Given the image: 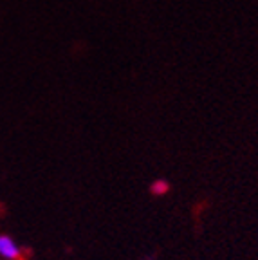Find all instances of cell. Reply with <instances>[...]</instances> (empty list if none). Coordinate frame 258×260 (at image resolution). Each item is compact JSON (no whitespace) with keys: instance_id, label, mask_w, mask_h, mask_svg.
Segmentation results:
<instances>
[{"instance_id":"obj_1","label":"cell","mask_w":258,"mask_h":260,"mask_svg":"<svg viewBox=\"0 0 258 260\" xmlns=\"http://www.w3.org/2000/svg\"><path fill=\"white\" fill-rule=\"evenodd\" d=\"M0 260H24L20 244L4 233H0Z\"/></svg>"},{"instance_id":"obj_2","label":"cell","mask_w":258,"mask_h":260,"mask_svg":"<svg viewBox=\"0 0 258 260\" xmlns=\"http://www.w3.org/2000/svg\"><path fill=\"white\" fill-rule=\"evenodd\" d=\"M148 190H150V193L155 195V197H161V195H165L170 191V183L165 181V179H157V181H153V183L150 184Z\"/></svg>"}]
</instances>
